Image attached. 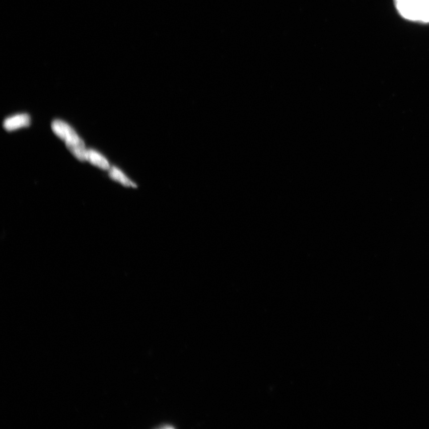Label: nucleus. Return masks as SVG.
I'll use <instances>...</instances> for the list:
<instances>
[{
	"mask_svg": "<svg viewBox=\"0 0 429 429\" xmlns=\"http://www.w3.org/2000/svg\"><path fill=\"white\" fill-rule=\"evenodd\" d=\"M109 175L113 180L120 182L127 187H135L136 185L125 176L119 169L113 167L109 169Z\"/></svg>",
	"mask_w": 429,
	"mask_h": 429,
	"instance_id": "6",
	"label": "nucleus"
},
{
	"mask_svg": "<svg viewBox=\"0 0 429 429\" xmlns=\"http://www.w3.org/2000/svg\"><path fill=\"white\" fill-rule=\"evenodd\" d=\"M396 8L407 20L429 23V0H394Z\"/></svg>",
	"mask_w": 429,
	"mask_h": 429,
	"instance_id": "1",
	"label": "nucleus"
},
{
	"mask_svg": "<svg viewBox=\"0 0 429 429\" xmlns=\"http://www.w3.org/2000/svg\"><path fill=\"white\" fill-rule=\"evenodd\" d=\"M31 123L30 117L28 114H19L9 117L3 123L4 128L8 131H14L23 127H27Z\"/></svg>",
	"mask_w": 429,
	"mask_h": 429,
	"instance_id": "3",
	"label": "nucleus"
},
{
	"mask_svg": "<svg viewBox=\"0 0 429 429\" xmlns=\"http://www.w3.org/2000/svg\"><path fill=\"white\" fill-rule=\"evenodd\" d=\"M86 161L102 170H107L110 169L109 162L106 159L95 151L87 150Z\"/></svg>",
	"mask_w": 429,
	"mask_h": 429,
	"instance_id": "5",
	"label": "nucleus"
},
{
	"mask_svg": "<svg viewBox=\"0 0 429 429\" xmlns=\"http://www.w3.org/2000/svg\"><path fill=\"white\" fill-rule=\"evenodd\" d=\"M66 147L75 157L80 161H86L87 149L85 143L81 138L76 141L66 142Z\"/></svg>",
	"mask_w": 429,
	"mask_h": 429,
	"instance_id": "4",
	"label": "nucleus"
},
{
	"mask_svg": "<svg viewBox=\"0 0 429 429\" xmlns=\"http://www.w3.org/2000/svg\"><path fill=\"white\" fill-rule=\"evenodd\" d=\"M51 128L54 134L66 143L76 141L80 138L73 128L60 120L53 121Z\"/></svg>",
	"mask_w": 429,
	"mask_h": 429,
	"instance_id": "2",
	"label": "nucleus"
}]
</instances>
